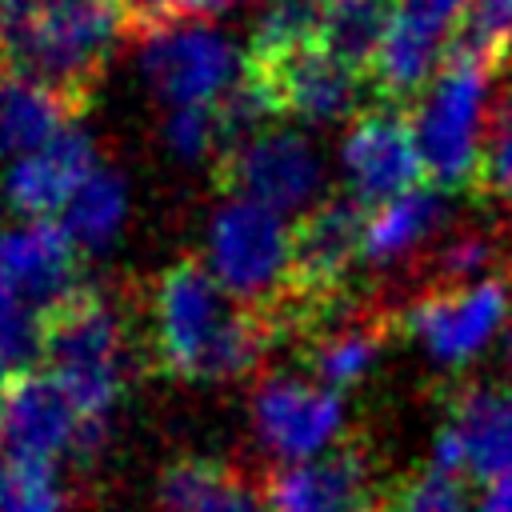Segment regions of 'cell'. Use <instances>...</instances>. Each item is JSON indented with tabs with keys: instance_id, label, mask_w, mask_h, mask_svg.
Masks as SVG:
<instances>
[{
	"instance_id": "18",
	"label": "cell",
	"mask_w": 512,
	"mask_h": 512,
	"mask_svg": "<svg viewBox=\"0 0 512 512\" xmlns=\"http://www.w3.org/2000/svg\"><path fill=\"white\" fill-rule=\"evenodd\" d=\"M76 112L80 108L52 88L16 72H0V156L12 164L40 152L76 120Z\"/></svg>"
},
{
	"instance_id": "5",
	"label": "cell",
	"mask_w": 512,
	"mask_h": 512,
	"mask_svg": "<svg viewBox=\"0 0 512 512\" xmlns=\"http://www.w3.org/2000/svg\"><path fill=\"white\" fill-rule=\"evenodd\" d=\"M492 68L468 52H448L412 108V132L436 188H476L484 164V96Z\"/></svg>"
},
{
	"instance_id": "14",
	"label": "cell",
	"mask_w": 512,
	"mask_h": 512,
	"mask_svg": "<svg viewBox=\"0 0 512 512\" xmlns=\"http://www.w3.org/2000/svg\"><path fill=\"white\" fill-rule=\"evenodd\" d=\"M100 168L92 136L72 120L52 144H44L32 156H20L4 168L0 196L4 204L28 224V220H52L68 208V200L80 192V184Z\"/></svg>"
},
{
	"instance_id": "29",
	"label": "cell",
	"mask_w": 512,
	"mask_h": 512,
	"mask_svg": "<svg viewBox=\"0 0 512 512\" xmlns=\"http://www.w3.org/2000/svg\"><path fill=\"white\" fill-rule=\"evenodd\" d=\"M228 468L216 464V460H200V456H188V460H176L160 472V488H156V500L164 512H188L196 508L208 488L224 476Z\"/></svg>"
},
{
	"instance_id": "20",
	"label": "cell",
	"mask_w": 512,
	"mask_h": 512,
	"mask_svg": "<svg viewBox=\"0 0 512 512\" xmlns=\"http://www.w3.org/2000/svg\"><path fill=\"white\" fill-rule=\"evenodd\" d=\"M124 220H128V180L112 164H100L68 200L56 224L76 244V252H104L124 232Z\"/></svg>"
},
{
	"instance_id": "25",
	"label": "cell",
	"mask_w": 512,
	"mask_h": 512,
	"mask_svg": "<svg viewBox=\"0 0 512 512\" xmlns=\"http://www.w3.org/2000/svg\"><path fill=\"white\" fill-rule=\"evenodd\" d=\"M36 352H44V316L0 288V400L20 376H28Z\"/></svg>"
},
{
	"instance_id": "22",
	"label": "cell",
	"mask_w": 512,
	"mask_h": 512,
	"mask_svg": "<svg viewBox=\"0 0 512 512\" xmlns=\"http://www.w3.org/2000/svg\"><path fill=\"white\" fill-rule=\"evenodd\" d=\"M320 0H264L252 40H248V64H272L300 48L320 44Z\"/></svg>"
},
{
	"instance_id": "36",
	"label": "cell",
	"mask_w": 512,
	"mask_h": 512,
	"mask_svg": "<svg viewBox=\"0 0 512 512\" xmlns=\"http://www.w3.org/2000/svg\"><path fill=\"white\" fill-rule=\"evenodd\" d=\"M0 8H4V0H0Z\"/></svg>"
},
{
	"instance_id": "32",
	"label": "cell",
	"mask_w": 512,
	"mask_h": 512,
	"mask_svg": "<svg viewBox=\"0 0 512 512\" xmlns=\"http://www.w3.org/2000/svg\"><path fill=\"white\" fill-rule=\"evenodd\" d=\"M488 260H492V256H488V244H484L480 236H464V240L448 244V248L436 256V268H440L444 280H464V276L480 272Z\"/></svg>"
},
{
	"instance_id": "37",
	"label": "cell",
	"mask_w": 512,
	"mask_h": 512,
	"mask_svg": "<svg viewBox=\"0 0 512 512\" xmlns=\"http://www.w3.org/2000/svg\"><path fill=\"white\" fill-rule=\"evenodd\" d=\"M0 448H4V440H0Z\"/></svg>"
},
{
	"instance_id": "13",
	"label": "cell",
	"mask_w": 512,
	"mask_h": 512,
	"mask_svg": "<svg viewBox=\"0 0 512 512\" xmlns=\"http://www.w3.org/2000/svg\"><path fill=\"white\" fill-rule=\"evenodd\" d=\"M248 72H256L272 88L284 116H296L308 124L344 120L364 104V96H376L368 76L344 64L340 56H332L324 44L300 48L272 64H248Z\"/></svg>"
},
{
	"instance_id": "28",
	"label": "cell",
	"mask_w": 512,
	"mask_h": 512,
	"mask_svg": "<svg viewBox=\"0 0 512 512\" xmlns=\"http://www.w3.org/2000/svg\"><path fill=\"white\" fill-rule=\"evenodd\" d=\"M164 148L180 164L220 160V128L212 108H168L164 116Z\"/></svg>"
},
{
	"instance_id": "12",
	"label": "cell",
	"mask_w": 512,
	"mask_h": 512,
	"mask_svg": "<svg viewBox=\"0 0 512 512\" xmlns=\"http://www.w3.org/2000/svg\"><path fill=\"white\" fill-rule=\"evenodd\" d=\"M0 288L40 316L84 288L80 252L56 220H28L0 232Z\"/></svg>"
},
{
	"instance_id": "11",
	"label": "cell",
	"mask_w": 512,
	"mask_h": 512,
	"mask_svg": "<svg viewBox=\"0 0 512 512\" xmlns=\"http://www.w3.org/2000/svg\"><path fill=\"white\" fill-rule=\"evenodd\" d=\"M340 168L348 180V196L364 208H380L420 188V176L428 168L412 132V116L384 104L364 108L340 144Z\"/></svg>"
},
{
	"instance_id": "30",
	"label": "cell",
	"mask_w": 512,
	"mask_h": 512,
	"mask_svg": "<svg viewBox=\"0 0 512 512\" xmlns=\"http://www.w3.org/2000/svg\"><path fill=\"white\" fill-rule=\"evenodd\" d=\"M476 188L496 192V196H512V92L504 96V104L492 116V132L484 140V164H480Z\"/></svg>"
},
{
	"instance_id": "21",
	"label": "cell",
	"mask_w": 512,
	"mask_h": 512,
	"mask_svg": "<svg viewBox=\"0 0 512 512\" xmlns=\"http://www.w3.org/2000/svg\"><path fill=\"white\" fill-rule=\"evenodd\" d=\"M320 44L368 76L384 36L400 16V0H320Z\"/></svg>"
},
{
	"instance_id": "16",
	"label": "cell",
	"mask_w": 512,
	"mask_h": 512,
	"mask_svg": "<svg viewBox=\"0 0 512 512\" xmlns=\"http://www.w3.org/2000/svg\"><path fill=\"white\" fill-rule=\"evenodd\" d=\"M80 436H84V420L48 372H28L4 392L0 440L8 456L56 464L60 456H76Z\"/></svg>"
},
{
	"instance_id": "34",
	"label": "cell",
	"mask_w": 512,
	"mask_h": 512,
	"mask_svg": "<svg viewBox=\"0 0 512 512\" xmlns=\"http://www.w3.org/2000/svg\"><path fill=\"white\" fill-rule=\"evenodd\" d=\"M504 360H508V392H512V328L504 336Z\"/></svg>"
},
{
	"instance_id": "8",
	"label": "cell",
	"mask_w": 512,
	"mask_h": 512,
	"mask_svg": "<svg viewBox=\"0 0 512 512\" xmlns=\"http://www.w3.org/2000/svg\"><path fill=\"white\" fill-rule=\"evenodd\" d=\"M252 428L280 464L328 456L344 432V400L308 376L272 372L252 392Z\"/></svg>"
},
{
	"instance_id": "6",
	"label": "cell",
	"mask_w": 512,
	"mask_h": 512,
	"mask_svg": "<svg viewBox=\"0 0 512 512\" xmlns=\"http://www.w3.org/2000/svg\"><path fill=\"white\" fill-rule=\"evenodd\" d=\"M136 64L148 92L168 108H216L244 76L248 56L212 20H164L140 28Z\"/></svg>"
},
{
	"instance_id": "15",
	"label": "cell",
	"mask_w": 512,
	"mask_h": 512,
	"mask_svg": "<svg viewBox=\"0 0 512 512\" xmlns=\"http://www.w3.org/2000/svg\"><path fill=\"white\" fill-rule=\"evenodd\" d=\"M432 464L484 484L512 472V392L468 388L436 436Z\"/></svg>"
},
{
	"instance_id": "7",
	"label": "cell",
	"mask_w": 512,
	"mask_h": 512,
	"mask_svg": "<svg viewBox=\"0 0 512 512\" xmlns=\"http://www.w3.org/2000/svg\"><path fill=\"white\" fill-rule=\"evenodd\" d=\"M216 172L228 196H248L280 216H308L320 204L324 188V164L316 144L288 124H272L248 136L216 160Z\"/></svg>"
},
{
	"instance_id": "1",
	"label": "cell",
	"mask_w": 512,
	"mask_h": 512,
	"mask_svg": "<svg viewBox=\"0 0 512 512\" xmlns=\"http://www.w3.org/2000/svg\"><path fill=\"white\" fill-rule=\"evenodd\" d=\"M276 340L272 320L244 312L196 256L176 260L152 284V352L172 380L216 384L244 376Z\"/></svg>"
},
{
	"instance_id": "35",
	"label": "cell",
	"mask_w": 512,
	"mask_h": 512,
	"mask_svg": "<svg viewBox=\"0 0 512 512\" xmlns=\"http://www.w3.org/2000/svg\"><path fill=\"white\" fill-rule=\"evenodd\" d=\"M0 212H4V196H0ZM0 232H4V228H0Z\"/></svg>"
},
{
	"instance_id": "17",
	"label": "cell",
	"mask_w": 512,
	"mask_h": 512,
	"mask_svg": "<svg viewBox=\"0 0 512 512\" xmlns=\"http://www.w3.org/2000/svg\"><path fill=\"white\" fill-rule=\"evenodd\" d=\"M268 512H372V468L352 444L304 464H280L268 480Z\"/></svg>"
},
{
	"instance_id": "9",
	"label": "cell",
	"mask_w": 512,
	"mask_h": 512,
	"mask_svg": "<svg viewBox=\"0 0 512 512\" xmlns=\"http://www.w3.org/2000/svg\"><path fill=\"white\" fill-rule=\"evenodd\" d=\"M368 208L352 196H328L292 232V304L304 320L320 316L324 304L344 288L356 260H364Z\"/></svg>"
},
{
	"instance_id": "23",
	"label": "cell",
	"mask_w": 512,
	"mask_h": 512,
	"mask_svg": "<svg viewBox=\"0 0 512 512\" xmlns=\"http://www.w3.org/2000/svg\"><path fill=\"white\" fill-rule=\"evenodd\" d=\"M376 352H380V328L376 324H344V328H336L312 344L308 368H312V380L340 392L372 368Z\"/></svg>"
},
{
	"instance_id": "19",
	"label": "cell",
	"mask_w": 512,
	"mask_h": 512,
	"mask_svg": "<svg viewBox=\"0 0 512 512\" xmlns=\"http://www.w3.org/2000/svg\"><path fill=\"white\" fill-rule=\"evenodd\" d=\"M448 216V200L440 188H412L388 204H380L368 216V236H364V260L376 268L396 264L404 252H412L420 240H428Z\"/></svg>"
},
{
	"instance_id": "26",
	"label": "cell",
	"mask_w": 512,
	"mask_h": 512,
	"mask_svg": "<svg viewBox=\"0 0 512 512\" xmlns=\"http://www.w3.org/2000/svg\"><path fill=\"white\" fill-rule=\"evenodd\" d=\"M0 512H64L56 464L8 456L0 464Z\"/></svg>"
},
{
	"instance_id": "27",
	"label": "cell",
	"mask_w": 512,
	"mask_h": 512,
	"mask_svg": "<svg viewBox=\"0 0 512 512\" xmlns=\"http://www.w3.org/2000/svg\"><path fill=\"white\" fill-rule=\"evenodd\" d=\"M380 512H476V500L468 496L464 476L428 464L424 472L400 480Z\"/></svg>"
},
{
	"instance_id": "4",
	"label": "cell",
	"mask_w": 512,
	"mask_h": 512,
	"mask_svg": "<svg viewBox=\"0 0 512 512\" xmlns=\"http://www.w3.org/2000/svg\"><path fill=\"white\" fill-rule=\"evenodd\" d=\"M204 260L244 312L276 316L292 304V232L280 212L248 196H224L208 216Z\"/></svg>"
},
{
	"instance_id": "3",
	"label": "cell",
	"mask_w": 512,
	"mask_h": 512,
	"mask_svg": "<svg viewBox=\"0 0 512 512\" xmlns=\"http://www.w3.org/2000/svg\"><path fill=\"white\" fill-rule=\"evenodd\" d=\"M44 372L64 388L84 424L108 428L124 392V324L104 292L84 284L44 316Z\"/></svg>"
},
{
	"instance_id": "24",
	"label": "cell",
	"mask_w": 512,
	"mask_h": 512,
	"mask_svg": "<svg viewBox=\"0 0 512 512\" xmlns=\"http://www.w3.org/2000/svg\"><path fill=\"white\" fill-rule=\"evenodd\" d=\"M452 52H468L484 60L492 72L512 60V0H464Z\"/></svg>"
},
{
	"instance_id": "33",
	"label": "cell",
	"mask_w": 512,
	"mask_h": 512,
	"mask_svg": "<svg viewBox=\"0 0 512 512\" xmlns=\"http://www.w3.org/2000/svg\"><path fill=\"white\" fill-rule=\"evenodd\" d=\"M476 512H512V472L484 484V492L476 500Z\"/></svg>"
},
{
	"instance_id": "31",
	"label": "cell",
	"mask_w": 512,
	"mask_h": 512,
	"mask_svg": "<svg viewBox=\"0 0 512 512\" xmlns=\"http://www.w3.org/2000/svg\"><path fill=\"white\" fill-rule=\"evenodd\" d=\"M188 512H268V504L256 496L252 484H244L240 476L224 472V476L208 488V496H204L196 508H188Z\"/></svg>"
},
{
	"instance_id": "10",
	"label": "cell",
	"mask_w": 512,
	"mask_h": 512,
	"mask_svg": "<svg viewBox=\"0 0 512 512\" xmlns=\"http://www.w3.org/2000/svg\"><path fill=\"white\" fill-rule=\"evenodd\" d=\"M508 308L512 300L500 280H468L420 296L404 312V328L440 368H464L496 340L508 320Z\"/></svg>"
},
{
	"instance_id": "2",
	"label": "cell",
	"mask_w": 512,
	"mask_h": 512,
	"mask_svg": "<svg viewBox=\"0 0 512 512\" xmlns=\"http://www.w3.org/2000/svg\"><path fill=\"white\" fill-rule=\"evenodd\" d=\"M124 0H4L0 72L28 76L84 108L120 32Z\"/></svg>"
}]
</instances>
